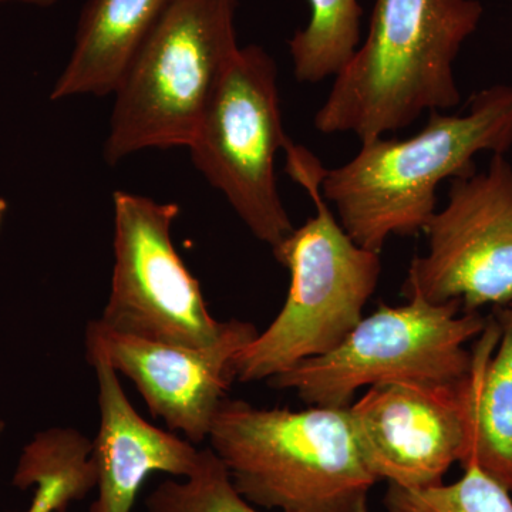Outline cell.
Masks as SVG:
<instances>
[{
  "mask_svg": "<svg viewBox=\"0 0 512 512\" xmlns=\"http://www.w3.org/2000/svg\"><path fill=\"white\" fill-rule=\"evenodd\" d=\"M511 148L512 86L495 84L473 94L466 114L433 110L416 136L362 144L348 163L326 170L320 190L349 237L380 254L393 235L424 231L443 181L476 173L477 154Z\"/></svg>",
  "mask_w": 512,
  "mask_h": 512,
  "instance_id": "1",
  "label": "cell"
},
{
  "mask_svg": "<svg viewBox=\"0 0 512 512\" xmlns=\"http://www.w3.org/2000/svg\"><path fill=\"white\" fill-rule=\"evenodd\" d=\"M483 15L478 0H376L365 42L335 76L316 130L353 133L365 144L424 111L454 109V63Z\"/></svg>",
  "mask_w": 512,
  "mask_h": 512,
  "instance_id": "2",
  "label": "cell"
},
{
  "mask_svg": "<svg viewBox=\"0 0 512 512\" xmlns=\"http://www.w3.org/2000/svg\"><path fill=\"white\" fill-rule=\"evenodd\" d=\"M286 171L308 192L315 215L272 249L291 275L281 312L238 353L235 380L259 382L332 352L363 319L382 274L380 254L357 245L323 198L326 168L315 154L291 143Z\"/></svg>",
  "mask_w": 512,
  "mask_h": 512,
  "instance_id": "3",
  "label": "cell"
},
{
  "mask_svg": "<svg viewBox=\"0 0 512 512\" xmlns=\"http://www.w3.org/2000/svg\"><path fill=\"white\" fill-rule=\"evenodd\" d=\"M210 448L249 503L279 512H367L376 477L349 407L259 409L224 399Z\"/></svg>",
  "mask_w": 512,
  "mask_h": 512,
  "instance_id": "4",
  "label": "cell"
},
{
  "mask_svg": "<svg viewBox=\"0 0 512 512\" xmlns=\"http://www.w3.org/2000/svg\"><path fill=\"white\" fill-rule=\"evenodd\" d=\"M238 0H175L114 92L104 158L188 147L239 50Z\"/></svg>",
  "mask_w": 512,
  "mask_h": 512,
  "instance_id": "5",
  "label": "cell"
},
{
  "mask_svg": "<svg viewBox=\"0 0 512 512\" xmlns=\"http://www.w3.org/2000/svg\"><path fill=\"white\" fill-rule=\"evenodd\" d=\"M403 292L406 305H380L332 352L271 377L269 386L295 390L309 406L346 409L362 387L463 379L473 362L466 345L481 335L487 319L463 312L460 301L433 303L417 289Z\"/></svg>",
  "mask_w": 512,
  "mask_h": 512,
  "instance_id": "6",
  "label": "cell"
},
{
  "mask_svg": "<svg viewBox=\"0 0 512 512\" xmlns=\"http://www.w3.org/2000/svg\"><path fill=\"white\" fill-rule=\"evenodd\" d=\"M289 143L274 57L258 45L239 47L187 148L195 168L271 249L295 229L275 175L276 154Z\"/></svg>",
  "mask_w": 512,
  "mask_h": 512,
  "instance_id": "7",
  "label": "cell"
},
{
  "mask_svg": "<svg viewBox=\"0 0 512 512\" xmlns=\"http://www.w3.org/2000/svg\"><path fill=\"white\" fill-rule=\"evenodd\" d=\"M113 205L114 266L101 325L121 335L188 348L220 342L229 320L212 318L200 282L171 237L180 207L127 191L114 192Z\"/></svg>",
  "mask_w": 512,
  "mask_h": 512,
  "instance_id": "8",
  "label": "cell"
},
{
  "mask_svg": "<svg viewBox=\"0 0 512 512\" xmlns=\"http://www.w3.org/2000/svg\"><path fill=\"white\" fill-rule=\"evenodd\" d=\"M429 251L410 264L403 288L463 312L512 303V165L494 154L487 170L450 180L448 202L424 228Z\"/></svg>",
  "mask_w": 512,
  "mask_h": 512,
  "instance_id": "9",
  "label": "cell"
},
{
  "mask_svg": "<svg viewBox=\"0 0 512 512\" xmlns=\"http://www.w3.org/2000/svg\"><path fill=\"white\" fill-rule=\"evenodd\" d=\"M467 375L451 383L376 384L350 404L357 444L377 481L431 487L461 464L468 444Z\"/></svg>",
  "mask_w": 512,
  "mask_h": 512,
  "instance_id": "10",
  "label": "cell"
},
{
  "mask_svg": "<svg viewBox=\"0 0 512 512\" xmlns=\"http://www.w3.org/2000/svg\"><path fill=\"white\" fill-rule=\"evenodd\" d=\"M251 322L229 320L224 338L208 348H188L121 335L99 319L86 330L87 355L106 357L136 384L150 413L192 444L208 439L212 423L235 380V359L258 336Z\"/></svg>",
  "mask_w": 512,
  "mask_h": 512,
  "instance_id": "11",
  "label": "cell"
},
{
  "mask_svg": "<svg viewBox=\"0 0 512 512\" xmlns=\"http://www.w3.org/2000/svg\"><path fill=\"white\" fill-rule=\"evenodd\" d=\"M87 360L96 372L100 410L99 433L93 441L97 497L89 512H131L150 474L191 476L201 450L144 420L106 357L87 355Z\"/></svg>",
  "mask_w": 512,
  "mask_h": 512,
  "instance_id": "12",
  "label": "cell"
},
{
  "mask_svg": "<svg viewBox=\"0 0 512 512\" xmlns=\"http://www.w3.org/2000/svg\"><path fill=\"white\" fill-rule=\"evenodd\" d=\"M175 0H87L69 62L50 99L107 96Z\"/></svg>",
  "mask_w": 512,
  "mask_h": 512,
  "instance_id": "13",
  "label": "cell"
},
{
  "mask_svg": "<svg viewBox=\"0 0 512 512\" xmlns=\"http://www.w3.org/2000/svg\"><path fill=\"white\" fill-rule=\"evenodd\" d=\"M471 353L461 467L477 466L512 494V303L494 309Z\"/></svg>",
  "mask_w": 512,
  "mask_h": 512,
  "instance_id": "14",
  "label": "cell"
},
{
  "mask_svg": "<svg viewBox=\"0 0 512 512\" xmlns=\"http://www.w3.org/2000/svg\"><path fill=\"white\" fill-rule=\"evenodd\" d=\"M13 484L20 490L36 487L26 512H66L96 490L93 441L73 429L37 434L19 458Z\"/></svg>",
  "mask_w": 512,
  "mask_h": 512,
  "instance_id": "15",
  "label": "cell"
},
{
  "mask_svg": "<svg viewBox=\"0 0 512 512\" xmlns=\"http://www.w3.org/2000/svg\"><path fill=\"white\" fill-rule=\"evenodd\" d=\"M311 20L289 40L293 74L301 83L338 76L362 45L359 0H308Z\"/></svg>",
  "mask_w": 512,
  "mask_h": 512,
  "instance_id": "16",
  "label": "cell"
},
{
  "mask_svg": "<svg viewBox=\"0 0 512 512\" xmlns=\"http://www.w3.org/2000/svg\"><path fill=\"white\" fill-rule=\"evenodd\" d=\"M386 512H512V494L477 466L451 484L402 488L389 484Z\"/></svg>",
  "mask_w": 512,
  "mask_h": 512,
  "instance_id": "17",
  "label": "cell"
},
{
  "mask_svg": "<svg viewBox=\"0 0 512 512\" xmlns=\"http://www.w3.org/2000/svg\"><path fill=\"white\" fill-rule=\"evenodd\" d=\"M147 512H262L242 497L227 468L210 447L201 450L191 476L158 484L146 500Z\"/></svg>",
  "mask_w": 512,
  "mask_h": 512,
  "instance_id": "18",
  "label": "cell"
},
{
  "mask_svg": "<svg viewBox=\"0 0 512 512\" xmlns=\"http://www.w3.org/2000/svg\"><path fill=\"white\" fill-rule=\"evenodd\" d=\"M56 2L57 0H0V5H3V3H22V5L37 6V8H50Z\"/></svg>",
  "mask_w": 512,
  "mask_h": 512,
  "instance_id": "19",
  "label": "cell"
},
{
  "mask_svg": "<svg viewBox=\"0 0 512 512\" xmlns=\"http://www.w3.org/2000/svg\"><path fill=\"white\" fill-rule=\"evenodd\" d=\"M6 210H8V202L0 197V227H2L3 215H5Z\"/></svg>",
  "mask_w": 512,
  "mask_h": 512,
  "instance_id": "20",
  "label": "cell"
},
{
  "mask_svg": "<svg viewBox=\"0 0 512 512\" xmlns=\"http://www.w3.org/2000/svg\"><path fill=\"white\" fill-rule=\"evenodd\" d=\"M3 429H5V423H3L2 420H0V436H2Z\"/></svg>",
  "mask_w": 512,
  "mask_h": 512,
  "instance_id": "21",
  "label": "cell"
}]
</instances>
